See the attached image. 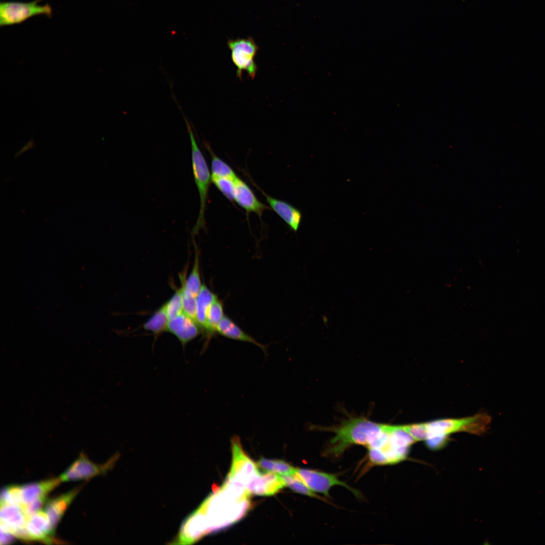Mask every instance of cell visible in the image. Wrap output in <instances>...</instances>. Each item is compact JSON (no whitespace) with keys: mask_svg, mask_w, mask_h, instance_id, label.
Instances as JSON below:
<instances>
[{"mask_svg":"<svg viewBox=\"0 0 545 545\" xmlns=\"http://www.w3.org/2000/svg\"><path fill=\"white\" fill-rule=\"evenodd\" d=\"M285 486L280 475L259 472L247 484L246 488L250 495L261 496L274 495Z\"/></svg>","mask_w":545,"mask_h":545,"instance_id":"obj_11","label":"cell"},{"mask_svg":"<svg viewBox=\"0 0 545 545\" xmlns=\"http://www.w3.org/2000/svg\"><path fill=\"white\" fill-rule=\"evenodd\" d=\"M216 296L206 286L202 285L196 297V321L200 328L205 330L207 311L212 303L216 300Z\"/></svg>","mask_w":545,"mask_h":545,"instance_id":"obj_20","label":"cell"},{"mask_svg":"<svg viewBox=\"0 0 545 545\" xmlns=\"http://www.w3.org/2000/svg\"><path fill=\"white\" fill-rule=\"evenodd\" d=\"M61 481L59 477L21 486L24 504L30 503L38 499H45L47 495Z\"/></svg>","mask_w":545,"mask_h":545,"instance_id":"obj_18","label":"cell"},{"mask_svg":"<svg viewBox=\"0 0 545 545\" xmlns=\"http://www.w3.org/2000/svg\"><path fill=\"white\" fill-rule=\"evenodd\" d=\"M203 145L211 156V177L228 178L236 180L238 177L231 167L213 153L210 146L206 141H203Z\"/></svg>","mask_w":545,"mask_h":545,"instance_id":"obj_21","label":"cell"},{"mask_svg":"<svg viewBox=\"0 0 545 545\" xmlns=\"http://www.w3.org/2000/svg\"><path fill=\"white\" fill-rule=\"evenodd\" d=\"M403 429L410 434L415 441L425 440L427 428L425 422L401 425Z\"/></svg>","mask_w":545,"mask_h":545,"instance_id":"obj_31","label":"cell"},{"mask_svg":"<svg viewBox=\"0 0 545 545\" xmlns=\"http://www.w3.org/2000/svg\"><path fill=\"white\" fill-rule=\"evenodd\" d=\"M250 496L244 489L223 483L194 511L203 520L209 534L241 519L250 508Z\"/></svg>","mask_w":545,"mask_h":545,"instance_id":"obj_1","label":"cell"},{"mask_svg":"<svg viewBox=\"0 0 545 545\" xmlns=\"http://www.w3.org/2000/svg\"><path fill=\"white\" fill-rule=\"evenodd\" d=\"M285 486L294 492L315 499L326 501L316 493L311 490L304 482L296 474L281 475Z\"/></svg>","mask_w":545,"mask_h":545,"instance_id":"obj_26","label":"cell"},{"mask_svg":"<svg viewBox=\"0 0 545 545\" xmlns=\"http://www.w3.org/2000/svg\"><path fill=\"white\" fill-rule=\"evenodd\" d=\"M81 487H77L70 491L47 501L44 511L50 525L54 530L61 519L65 511L80 490Z\"/></svg>","mask_w":545,"mask_h":545,"instance_id":"obj_15","label":"cell"},{"mask_svg":"<svg viewBox=\"0 0 545 545\" xmlns=\"http://www.w3.org/2000/svg\"><path fill=\"white\" fill-rule=\"evenodd\" d=\"M415 440L401 425H392L389 437L380 448L368 449V459L372 465L398 463L406 459Z\"/></svg>","mask_w":545,"mask_h":545,"instance_id":"obj_4","label":"cell"},{"mask_svg":"<svg viewBox=\"0 0 545 545\" xmlns=\"http://www.w3.org/2000/svg\"><path fill=\"white\" fill-rule=\"evenodd\" d=\"M235 183L234 201L247 213L254 212L261 217L268 207L257 199L249 186L239 177Z\"/></svg>","mask_w":545,"mask_h":545,"instance_id":"obj_14","label":"cell"},{"mask_svg":"<svg viewBox=\"0 0 545 545\" xmlns=\"http://www.w3.org/2000/svg\"><path fill=\"white\" fill-rule=\"evenodd\" d=\"M120 455L117 453L103 464H97L90 461L83 453L60 476L62 481H75L90 479L106 473L112 468Z\"/></svg>","mask_w":545,"mask_h":545,"instance_id":"obj_10","label":"cell"},{"mask_svg":"<svg viewBox=\"0 0 545 545\" xmlns=\"http://www.w3.org/2000/svg\"><path fill=\"white\" fill-rule=\"evenodd\" d=\"M231 447L232 463L226 480L239 482L246 487L259 472L258 466L245 453L239 437L234 436L231 439Z\"/></svg>","mask_w":545,"mask_h":545,"instance_id":"obj_8","label":"cell"},{"mask_svg":"<svg viewBox=\"0 0 545 545\" xmlns=\"http://www.w3.org/2000/svg\"><path fill=\"white\" fill-rule=\"evenodd\" d=\"M224 316L223 304L217 299L210 305L207 313L205 331L209 336L216 332V327Z\"/></svg>","mask_w":545,"mask_h":545,"instance_id":"obj_25","label":"cell"},{"mask_svg":"<svg viewBox=\"0 0 545 545\" xmlns=\"http://www.w3.org/2000/svg\"><path fill=\"white\" fill-rule=\"evenodd\" d=\"M169 320L183 312L181 288L164 304Z\"/></svg>","mask_w":545,"mask_h":545,"instance_id":"obj_29","label":"cell"},{"mask_svg":"<svg viewBox=\"0 0 545 545\" xmlns=\"http://www.w3.org/2000/svg\"><path fill=\"white\" fill-rule=\"evenodd\" d=\"M234 180L225 177H211V182L230 201H234L236 183Z\"/></svg>","mask_w":545,"mask_h":545,"instance_id":"obj_28","label":"cell"},{"mask_svg":"<svg viewBox=\"0 0 545 545\" xmlns=\"http://www.w3.org/2000/svg\"><path fill=\"white\" fill-rule=\"evenodd\" d=\"M26 527L32 541H41L47 543H51L54 541V530L44 511L39 510L30 516L27 519Z\"/></svg>","mask_w":545,"mask_h":545,"instance_id":"obj_12","label":"cell"},{"mask_svg":"<svg viewBox=\"0 0 545 545\" xmlns=\"http://www.w3.org/2000/svg\"><path fill=\"white\" fill-rule=\"evenodd\" d=\"M42 0L31 2H2L0 3V26H5L20 24L33 16L44 15L52 16V9L49 4L39 5Z\"/></svg>","mask_w":545,"mask_h":545,"instance_id":"obj_6","label":"cell"},{"mask_svg":"<svg viewBox=\"0 0 545 545\" xmlns=\"http://www.w3.org/2000/svg\"><path fill=\"white\" fill-rule=\"evenodd\" d=\"M296 474L311 490L323 495L328 498H331L330 489L336 485L344 486L357 497H361V493L358 490L340 480L335 474L311 469L296 468Z\"/></svg>","mask_w":545,"mask_h":545,"instance_id":"obj_9","label":"cell"},{"mask_svg":"<svg viewBox=\"0 0 545 545\" xmlns=\"http://www.w3.org/2000/svg\"><path fill=\"white\" fill-rule=\"evenodd\" d=\"M1 529L12 533L24 527L28 517L22 508L17 505L7 504L1 506Z\"/></svg>","mask_w":545,"mask_h":545,"instance_id":"obj_17","label":"cell"},{"mask_svg":"<svg viewBox=\"0 0 545 545\" xmlns=\"http://www.w3.org/2000/svg\"><path fill=\"white\" fill-rule=\"evenodd\" d=\"M199 328L196 321L183 312L169 320L167 331L185 346L199 335Z\"/></svg>","mask_w":545,"mask_h":545,"instance_id":"obj_13","label":"cell"},{"mask_svg":"<svg viewBox=\"0 0 545 545\" xmlns=\"http://www.w3.org/2000/svg\"><path fill=\"white\" fill-rule=\"evenodd\" d=\"M15 535L9 531L1 529V544H5L14 540Z\"/></svg>","mask_w":545,"mask_h":545,"instance_id":"obj_32","label":"cell"},{"mask_svg":"<svg viewBox=\"0 0 545 545\" xmlns=\"http://www.w3.org/2000/svg\"><path fill=\"white\" fill-rule=\"evenodd\" d=\"M227 45L231 50V60L237 68L236 76L240 80L243 71L253 79L257 71L254 58L259 47L251 37L229 39Z\"/></svg>","mask_w":545,"mask_h":545,"instance_id":"obj_7","label":"cell"},{"mask_svg":"<svg viewBox=\"0 0 545 545\" xmlns=\"http://www.w3.org/2000/svg\"><path fill=\"white\" fill-rule=\"evenodd\" d=\"M10 504L21 507L24 504L21 486L11 485L3 488L1 493V506Z\"/></svg>","mask_w":545,"mask_h":545,"instance_id":"obj_27","label":"cell"},{"mask_svg":"<svg viewBox=\"0 0 545 545\" xmlns=\"http://www.w3.org/2000/svg\"><path fill=\"white\" fill-rule=\"evenodd\" d=\"M178 106L183 115L189 135L191 147L193 173L200 198L199 214L195 225L192 231V234L194 235L198 233L199 230L203 228L205 225V213L208 198V189L211 182V175L210 174L206 160L197 143L191 126L181 110L179 104H178Z\"/></svg>","mask_w":545,"mask_h":545,"instance_id":"obj_3","label":"cell"},{"mask_svg":"<svg viewBox=\"0 0 545 545\" xmlns=\"http://www.w3.org/2000/svg\"><path fill=\"white\" fill-rule=\"evenodd\" d=\"M385 427L386 424L373 421L364 416H353L334 426L313 427L334 433L325 453L338 457L354 445L363 446L367 449L371 447L380 437Z\"/></svg>","mask_w":545,"mask_h":545,"instance_id":"obj_2","label":"cell"},{"mask_svg":"<svg viewBox=\"0 0 545 545\" xmlns=\"http://www.w3.org/2000/svg\"><path fill=\"white\" fill-rule=\"evenodd\" d=\"M198 252L195 251V256L192 269L186 281L182 283V288L192 295L197 297L202 285H201Z\"/></svg>","mask_w":545,"mask_h":545,"instance_id":"obj_24","label":"cell"},{"mask_svg":"<svg viewBox=\"0 0 545 545\" xmlns=\"http://www.w3.org/2000/svg\"><path fill=\"white\" fill-rule=\"evenodd\" d=\"M216 331L223 336L235 340L252 343L261 348L264 352L266 351L265 346L259 343L251 336L245 333L226 316H224L219 323Z\"/></svg>","mask_w":545,"mask_h":545,"instance_id":"obj_19","label":"cell"},{"mask_svg":"<svg viewBox=\"0 0 545 545\" xmlns=\"http://www.w3.org/2000/svg\"><path fill=\"white\" fill-rule=\"evenodd\" d=\"M169 319L164 304L143 324L144 329L159 335L167 330Z\"/></svg>","mask_w":545,"mask_h":545,"instance_id":"obj_23","label":"cell"},{"mask_svg":"<svg viewBox=\"0 0 545 545\" xmlns=\"http://www.w3.org/2000/svg\"><path fill=\"white\" fill-rule=\"evenodd\" d=\"M271 208L295 232L298 231L302 219L301 211L289 203L274 198L261 191Z\"/></svg>","mask_w":545,"mask_h":545,"instance_id":"obj_16","label":"cell"},{"mask_svg":"<svg viewBox=\"0 0 545 545\" xmlns=\"http://www.w3.org/2000/svg\"><path fill=\"white\" fill-rule=\"evenodd\" d=\"M490 422L489 416L481 412L465 418L440 419L425 422L426 440L433 438H448L450 434L460 431L480 434L486 430Z\"/></svg>","mask_w":545,"mask_h":545,"instance_id":"obj_5","label":"cell"},{"mask_svg":"<svg viewBox=\"0 0 545 545\" xmlns=\"http://www.w3.org/2000/svg\"><path fill=\"white\" fill-rule=\"evenodd\" d=\"M258 467L267 472L283 475H293L296 473V468L282 460L259 459L257 463Z\"/></svg>","mask_w":545,"mask_h":545,"instance_id":"obj_22","label":"cell"},{"mask_svg":"<svg viewBox=\"0 0 545 545\" xmlns=\"http://www.w3.org/2000/svg\"><path fill=\"white\" fill-rule=\"evenodd\" d=\"M180 288L183 312L196 321L197 297L185 291L182 287Z\"/></svg>","mask_w":545,"mask_h":545,"instance_id":"obj_30","label":"cell"}]
</instances>
